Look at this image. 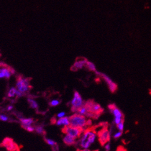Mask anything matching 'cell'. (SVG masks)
<instances>
[{
  "label": "cell",
  "instance_id": "5b68a950",
  "mask_svg": "<svg viewBox=\"0 0 151 151\" xmlns=\"http://www.w3.org/2000/svg\"><path fill=\"white\" fill-rule=\"evenodd\" d=\"M16 86L17 90L23 95L26 94L32 88L30 85V78H24L21 75H19L17 78Z\"/></svg>",
  "mask_w": 151,
  "mask_h": 151
},
{
  "label": "cell",
  "instance_id": "cb8c5ba5",
  "mask_svg": "<svg viewBox=\"0 0 151 151\" xmlns=\"http://www.w3.org/2000/svg\"><path fill=\"white\" fill-rule=\"evenodd\" d=\"M122 131H118V132H116L114 135H113V138L114 139H119V138H120V137L122 136Z\"/></svg>",
  "mask_w": 151,
  "mask_h": 151
},
{
  "label": "cell",
  "instance_id": "e0dca14e",
  "mask_svg": "<svg viewBox=\"0 0 151 151\" xmlns=\"http://www.w3.org/2000/svg\"><path fill=\"white\" fill-rule=\"evenodd\" d=\"M86 67L87 68L88 70H90V71H92V72H95L96 70V68L95 65L91 62H89L87 61L86 65Z\"/></svg>",
  "mask_w": 151,
  "mask_h": 151
},
{
  "label": "cell",
  "instance_id": "83f0119b",
  "mask_svg": "<svg viewBox=\"0 0 151 151\" xmlns=\"http://www.w3.org/2000/svg\"><path fill=\"white\" fill-rule=\"evenodd\" d=\"M52 149L53 151H59V148H58V146L57 144L56 145L52 146Z\"/></svg>",
  "mask_w": 151,
  "mask_h": 151
},
{
  "label": "cell",
  "instance_id": "ba28073f",
  "mask_svg": "<svg viewBox=\"0 0 151 151\" xmlns=\"http://www.w3.org/2000/svg\"><path fill=\"white\" fill-rule=\"evenodd\" d=\"M72 108L71 111L73 113H77L78 109L81 108L84 104V102L81 96V95L77 92L75 91L73 95V98L71 101Z\"/></svg>",
  "mask_w": 151,
  "mask_h": 151
},
{
  "label": "cell",
  "instance_id": "f546056e",
  "mask_svg": "<svg viewBox=\"0 0 151 151\" xmlns=\"http://www.w3.org/2000/svg\"><path fill=\"white\" fill-rule=\"evenodd\" d=\"M12 109H13V107L12 106V105H9V106L7 107V111H10L11 110H12Z\"/></svg>",
  "mask_w": 151,
  "mask_h": 151
},
{
  "label": "cell",
  "instance_id": "484cf974",
  "mask_svg": "<svg viewBox=\"0 0 151 151\" xmlns=\"http://www.w3.org/2000/svg\"><path fill=\"white\" fill-rule=\"evenodd\" d=\"M116 151H127V149H126L124 146H119L117 148Z\"/></svg>",
  "mask_w": 151,
  "mask_h": 151
},
{
  "label": "cell",
  "instance_id": "9c48e42d",
  "mask_svg": "<svg viewBox=\"0 0 151 151\" xmlns=\"http://www.w3.org/2000/svg\"><path fill=\"white\" fill-rule=\"evenodd\" d=\"M0 146L5 147L7 151H19L20 147L13 139L7 137L3 140Z\"/></svg>",
  "mask_w": 151,
  "mask_h": 151
},
{
  "label": "cell",
  "instance_id": "603a6c76",
  "mask_svg": "<svg viewBox=\"0 0 151 151\" xmlns=\"http://www.w3.org/2000/svg\"><path fill=\"white\" fill-rule=\"evenodd\" d=\"M117 129H119V131H122L123 132L124 129V121L120 122V124H119L118 125H116Z\"/></svg>",
  "mask_w": 151,
  "mask_h": 151
},
{
  "label": "cell",
  "instance_id": "4316f807",
  "mask_svg": "<svg viewBox=\"0 0 151 151\" xmlns=\"http://www.w3.org/2000/svg\"><path fill=\"white\" fill-rule=\"evenodd\" d=\"M65 112H60V113H59L57 115V117H58L60 119V118H62L63 116H65Z\"/></svg>",
  "mask_w": 151,
  "mask_h": 151
},
{
  "label": "cell",
  "instance_id": "52a82bcc",
  "mask_svg": "<svg viewBox=\"0 0 151 151\" xmlns=\"http://www.w3.org/2000/svg\"><path fill=\"white\" fill-rule=\"evenodd\" d=\"M109 109L110 111L113 114L114 117V124L116 125L120 124V122L124 121V116L122 112L119 109L116 105L114 104H110L109 105Z\"/></svg>",
  "mask_w": 151,
  "mask_h": 151
},
{
  "label": "cell",
  "instance_id": "4fadbf2b",
  "mask_svg": "<svg viewBox=\"0 0 151 151\" xmlns=\"http://www.w3.org/2000/svg\"><path fill=\"white\" fill-rule=\"evenodd\" d=\"M63 142L68 146H72L76 143V139L72 137L69 135L66 134L65 137L63 138Z\"/></svg>",
  "mask_w": 151,
  "mask_h": 151
},
{
  "label": "cell",
  "instance_id": "ac0fdd59",
  "mask_svg": "<svg viewBox=\"0 0 151 151\" xmlns=\"http://www.w3.org/2000/svg\"><path fill=\"white\" fill-rule=\"evenodd\" d=\"M17 88L14 87H12L9 90V92L7 93V96L9 98H13L17 95Z\"/></svg>",
  "mask_w": 151,
  "mask_h": 151
},
{
  "label": "cell",
  "instance_id": "d6986e66",
  "mask_svg": "<svg viewBox=\"0 0 151 151\" xmlns=\"http://www.w3.org/2000/svg\"><path fill=\"white\" fill-rule=\"evenodd\" d=\"M35 130H36V132L39 134H41V135L46 134V131H45V129H44V128H43V127L42 126L39 125V126L36 127Z\"/></svg>",
  "mask_w": 151,
  "mask_h": 151
},
{
  "label": "cell",
  "instance_id": "3957f363",
  "mask_svg": "<svg viewBox=\"0 0 151 151\" xmlns=\"http://www.w3.org/2000/svg\"><path fill=\"white\" fill-rule=\"evenodd\" d=\"M85 107L87 110V114L86 116V117L89 119H97L104 111V109L102 108L101 105L95 102L93 100H88L84 102Z\"/></svg>",
  "mask_w": 151,
  "mask_h": 151
},
{
  "label": "cell",
  "instance_id": "7402d4cb",
  "mask_svg": "<svg viewBox=\"0 0 151 151\" xmlns=\"http://www.w3.org/2000/svg\"><path fill=\"white\" fill-rule=\"evenodd\" d=\"M21 127L24 128L25 130L29 131V132H33L35 130V128L32 127V125L30 126H24V125H21Z\"/></svg>",
  "mask_w": 151,
  "mask_h": 151
},
{
  "label": "cell",
  "instance_id": "ffe728a7",
  "mask_svg": "<svg viewBox=\"0 0 151 151\" xmlns=\"http://www.w3.org/2000/svg\"><path fill=\"white\" fill-rule=\"evenodd\" d=\"M60 104V101L58 99H52L49 102V105L51 107H56Z\"/></svg>",
  "mask_w": 151,
  "mask_h": 151
},
{
  "label": "cell",
  "instance_id": "44dd1931",
  "mask_svg": "<svg viewBox=\"0 0 151 151\" xmlns=\"http://www.w3.org/2000/svg\"><path fill=\"white\" fill-rule=\"evenodd\" d=\"M45 142H46L47 143H48L49 145L51 146L52 147L57 145V143L54 140H53L52 139H50L45 138Z\"/></svg>",
  "mask_w": 151,
  "mask_h": 151
},
{
  "label": "cell",
  "instance_id": "30bf717a",
  "mask_svg": "<svg viewBox=\"0 0 151 151\" xmlns=\"http://www.w3.org/2000/svg\"><path fill=\"white\" fill-rule=\"evenodd\" d=\"M15 70L4 63L0 62V78L9 79Z\"/></svg>",
  "mask_w": 151,
  "mask_h": 151
},
{
  "label": "cell",
  "instance_id": "d4e9b609",
  "mask_svg": "<svg viewBox=\"0 0 151 151\" xmlns=\"http://www.w3.org/2000/svg\"><path fill=\"white\" fill-rule=\"evenodd\" d=\"M0 120H2L3 122H7L9 120V117L3 114H0Z\"/></svg>",
  "mask_w": 151,
  "mask_h": 151
},
{
  "label": "cell",
  "instance_id": "6da1fadb",
  "mask_svg": "<svg viewBox=\"0 0 151 151\" xmlns=\"http://www.w3.org/2000/svg\"><path fill=\"white\" fill-rule=\"evenodd\" d=\"M97 136L96 126L90 127L86 129L80 140V146L83 149H88L95 141Z\"/></svg>",
  "mask_w": 151,
  "mask_h": 151
},
{
  "label": "cell",
  "instance_id": "f1b7e54d",
  "mask_svg": "<svg viewBox=\"0 0 151 151\" xmlns=\"http://www.w3.org/2000/svg\"><path fill=\"white\" fill-rule=\"evenodd\" d=\"M77 151H98V150H89L88 149H83L82 150L78 149Z\"/></svg>",
  "mask_w": 151,
  "mask_h": 151
},
{
  "label": "cell",
  "instance_id": "8992f818",
  "mask_svg": "<svg viewBox=\"0 0 151 151\" xmlns=\"http://www.w3.org/2000/svg\"><path fill=\"white\" fill-rule=\"evenodd\" d=\"M84 130L85 129L83 128L73 127L70 125L65 126L62 129V131L63 133L69 135L75 139L80 138Z\"/></svg>",
  "mask_w": 151,
  "mask_h": 151
},
{
  "label": "cell",
  "instance_id": "5bb4252c",
  "mask_svg": "<svg viewBox=\"0 0 151 151\" xmlns=\"http://www.w3.org/2000/svg\"><path fill=\"white\" fill-rule=\"evenodd\" d=\"M56 124L58 126L64 125L65 126H69V117H65L60 118L58 120H57Z\"/></svg>",
  "mask_w": 151,
  "mask_h": 151
},
{
  "label": "cell",
  "instance_id": "9a60e30c",
  "mask_svg": "<svg viewBox=\"0 0 151 151\" xmlns=\"http://www.w3.org/2000/svg\"><path fill=\"white\" fill-rule=\"evenodd\" d=\"M20 121L21 122V125L24 126H30L34 123V119L32 118H23L20 119Z\"/></svg>",
  "mask_w": 151,
  "mask_h": 151
},
{
  "label": "cell",
  "instance_id": "8fae6325",
  "mask_svg": "<svg viewBox=\"0 0 151 151\" xmlns=\"http://www.w3.org/2000/svg\"><path fill=\"white\" fill-rule=\"evenodd\" d=\"M100 77L104 79L105 82L107 84L110 91L111 93H114L117 90V85L106 74L101 73Z\"/></svg>",
  "mask_w": 151,
  "mask_h": 151
},
{
  "label": "cell",
  "instance_id": "2e32d148",
  "mask_svg": "<svg viewBox=\"0 0 151 151\" xmlns=\"http://www.w3.org/2000/svg\"><path fill=\"white\" fill-rule=\"evenodd\" d=\"M28 102L29 105V106L31 108L33 109H37L39 107V105L37 102L32 98H28Z\"/></svg>",
  "mask_w": 151,
  "mask_h": 151
},
{
  "label": "cell",
  "instance_id": "7c38bea8",
  "mask_svg": "<svg viewBox=\"0 0 151 151\" xmlns=\"http://www.w3.org/2000/svg\"><path fill=\"white\" fill-rule=\"evenodd\" d=\"M88 60L84 58H82L81 59L80 58L79 60H77L73 65L72 67H71V70L76 71L78 69H81L83 68L84 66H86Z\"/></svg>",
  "mask_w": 151,
  "mask_h": 151
},
{
  "label": "cell",
  "instance_id": "277c9868",
  "mask_svg": "<svg viewBox=\"0 0 151 151\" xmlns=\"http://www.w3.org/2000/svg\"><path fill=\"white\" fill-rule=\"evenodd\" d=\"M99 125L101 129L97 131V135L99 143L103 146L110 142L111 132L109 129L107 123H101Z\"/></svg>",
  "mask_w": 151,
  "mask_h": 151
},
{
  "label": "cell",
  "instance_id": "7a4b0ae2",
  "mask_svg": "<svg viewBox=\"0 0 151 151\" xmlns=\"http://www.w3.org/2000/svg\"><path fill=\"white\" fill-rule=\"evenodd\" d=\"M92 124L91 120L87 119L85 116L78 113H74L69 117V125L73 127L86 129L91 126Z\"/></svg>",
  "mask_w": 151,
  "mask_h": 151
}]
</instances>
